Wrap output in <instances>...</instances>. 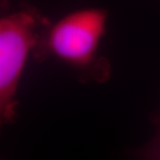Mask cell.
<instances>
[{
  "label": "cell",
  "mask_w": 160,
  "mask_h": 160,
  "mask_svg": "<svg viewBox=\"0 0 160 160\" xmlns=\"http://www.w3.org/2000/svg\"><path fill=\"white\" fill-rule=\"evenodd\" d=\"M108 12L99 8L72 12L45 27L32 54L43 62L56 58L78 72L86 81L105 82L110 77V64L99 55V46L106 31Z\"/></svg>",
  "instance_id": "cell-1"
},
{
  "label": "cell",
  "mask_w": 160,
  "mask_h": 160,
  "mask_svg": "<svg viewBox=\"0 0 160 160\" xmlns=\"http://www.w3.org/2000/svg\"><path fill=\"white\" fill-rule=\"evenodd\" d=\"M50 23L32 7L0 14V134L15 120L23 69L42 30Z\"/></svg>",
  "instance_id": "cell-2"
},
{
  "label": "cell",
  "mask_w": 160,
  "mask_h": 160,
  "mask_svg": "<svg viewBox=\"0 0 160 160\" xmlns=\"http://www.w3.org/2000/svg\"><path fill=\"white\" fill-rule=\"evenodd\" d=\"M158 131L150 142L143 146L137 151V156L143 159L160 160V120Z\"/></svg>",
  "instance_id": "cell-3"
}]
</instances>
